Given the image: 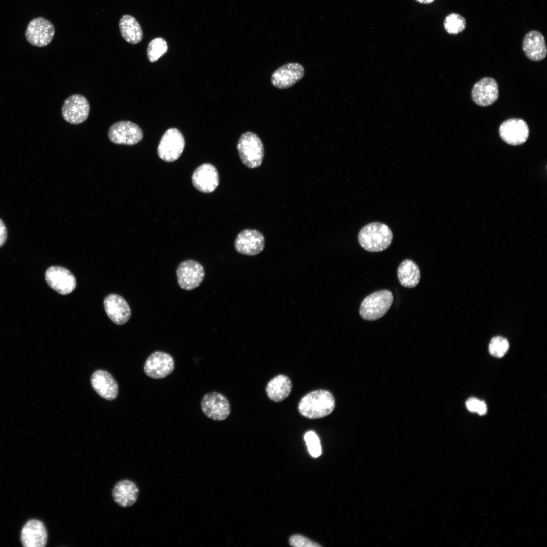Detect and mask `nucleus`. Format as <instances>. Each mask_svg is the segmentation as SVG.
Wrapping results in <instances>:
<instances>
[{"mask_svg": "<svg viewBox=\"0 0 547 547\" xmlns=\"http://www.w3.org/2000/svg\"><path fill=\"white\" fill-rule=\"evenodd\" d=\"M47 539V529L40 520L28 521L22 529L21 540L24 546L44 547L46 545Z\"/></svg>", "mask_w": 547, "mask_h": 547, "instance_id": "6ab92c4d", "label": "nucleus"}, {"mask_svg": "<svg viewBox=\"0 0 547 547\" xmlns=\"http://www.w3.org/2000/svg\"><path fill=\"white\" fill-rule=\"evenodd\" d=\"M472 99L480 106L485 107L493 104L498 98V85L491 77H484L476 82L472 90Z\"/></svg>", "mask_w": 547, "mask_h": 547, "instance_id": "2eb2a0df", "label": "nucleus"}, {"mask_svg": "<svg viewBox=\"0 0 547 547\" xmlns=\"http://www.w3.org/2000/svg\"><path fill=\"white\" fill-rule=\"evenodd\" d=\"M103 303L107 315L114 323L123 325L130 318V306L121 296L110 294L105 297Z\"/></svg>", "mask_w": 547, "mask_h": 547, "instance_id": "a211bd4d", "label": "nucleus"}, {"mask_svg": "<svg viewBox=\"0 0 547 547\" xmlns=\"http://www.w3.org/2000/svg\"><path fill=\"white\" fill-rule=\"evenodd\" d=\"M265 246L263 235L258 230L246 229L240 232L235 242V247L240 253L254 256L260 253Z\"/></svg>", "mask_w": 547, "mask_h": 547, "instance_id": "dca6fc26", "label": "nucleus"}, {"mask_svg": "<svg viewBox=\"0 0 547 547\" xmlns=\"http://www.w3.org/2000/svg\"><path fill=\"white\" fill-rule=\"evenodd\" d=\"M292 383L290 379L283 374L278 375L271 379L267 384L266 392L268 398L275 402L286 399L290 394Z\"/></svg>", "mask_w": 547, "mask_h": 547, "instance_id": "5701e85b", "label": "nucleus"}, {"mask_svg": "<svg viewBox=\"0 0 547 547\" xmlns=\"http://www.w3.org/2000/svg\"><path fill=\"white\" fill-rule=\"evenodd\" d=\"M394 301L391 291L383 289L367 296L361 303L359 314L367 321H375L382 317L389 309Z\"/></svg>", "mask_w": 547, "mask_h": 547, "instance_id": "7ed1b4c3", "label": "nucleus"}, {"mask_svg": "<svg viewBox=\"0 0 547 547\" xmlns=\"http://www.w3.org/2000/svg\"><path fill=\"white\" fill-rule=\"evenodd\" d=\"M7 230L5 224L0 219V247L6 242L7 239Z\"/></svg>", "mask_w": 547, "mask_h": 547, "instance_id": "2f4dec72", "label": "nucleus"}, {"mask_svg": "<svg viewBox=\"0 0 547 547\" xmlns=\"http://www.w3.org/2000/svg\"><path fill=\"white\" fill-rule=\"evenodd\" d=\"M90 111V105L83 95L74 94L68 97L62 107L63 119L70 124L77 125L86 120Z\"/></svg>", "mask_w": 547, "mask_h": 547, "instance_id": "ddd939ff", "label": "nucleus"}, {"mask_svg": "<svg viewBox=\"0 0 547 547\" xmlns=\"http://www.w3.org/2000/svg\"><path fill=\"white\" fill-rule=\"evenodd\" d=\"M185 140L181 132L176 128L167 130L162 136L158 147L159 157L167 162L177 160L182 153Z\"/></svg>", "mask_w": 547, "mask_h": 547, "instance_id": "39448f33", "label": "nucleus"}, {"mask_svg": "<svg viewBox=\"0 0 547 547\" xmlns=\"http://www.w3.org/2000/svg\"><path fill=\"white\" fill-rule=\"evenodd\" d=\"M201 406L204 414L214 420H224L230 413L228 400L223 394L216 392L205 394L202 398Z\"/></svg>", "mask_w": 547, "mask_h": 547, "instance_id": "1a4fd4ad", "label": "nucleus"}, {"mask_svg": "<svg viewBox=\"0 0 547 547\" xmlns=\"http://www.w3.org/2000/svg\"><path fill=\"white\" fill-rule=\"evenodd\" d=\"M466 24L465 19L456 13L448 14L444 21V28L450 34L455 35L462 32L466 27Z\"/></svg>", "mask_w": 547, "mask_h": 547, "instance_id": "a878e982", "label": "nucleus"}, {"mask_svg": "<svg viewBox=\"0 0 547 547\" xmlns=\"http://www.w3.org/2000/svg\"><path fill=\"white\" fill-rule=\"evenodd\" d=\"M289 542L291 545L298 547H318L321 545L317 543L309 540L308 538L300 535H294L292 536Z\"/></svg>", "mask_w": 547, "mask_h": 547, "instance_id": "7c9ffc66", "label": "nucleus"}, {"mask_svg": "<svg viewBox=\"0 0 547 547\" xmlns=\"http://www.w3.org/2000/svg\"><path fill=\"white\" fill-rule=\"evenodd\" d=\"M358 239L364 249L370 252H378L384 251L390 246L393 234L386 224L374 222L366 224L360 229Z\"/></svg>", "mask_w": 547, "mask_h": 547, "instance_id": "f03ea898", "label": "nucleus"}, {"mask_svg": "<svg viewBox=\"0 0 547 547\" xmlns=\"http://www.w3.org/2000/svg\"><path fill=\"white\" fill-rule=\"evenodd\" d=\"M522 48L526 57L533 61L542 60L547 54L544 36L537 30H531L525 35Z\"/></svg>", "mask_w": 547, "mask_h": 547, "instance_id": "412c9836", "label": "nucleus"}, {"mask_svg": "<svg viewBox=\"0 0 547 547\" xmlns=\"http://www.w3.org/2000/svg\"><path fill=\"white\" fill-rule=\"evenodd\" d=\"M467 409L472 412H476L480 415H484L487 412L486 403L475 398H470L466 401Z\"/></svg>", "mask_w": 547, "mask_h": 547, "instance_id": "c756f323", "label": "nucleus"}, {"mask_svg": "<svg viewBox=\"0 0 547 547\" xmlns=\"http://www.w3.org/2000/svg\"><path fill=\"white\" fill-rule=\"evenodd\" d=\"M139 489L133 482L123 480L118 482L112 490V496L120 506L126 507L134 504L137 501Z\"/></svg>", "mask_w": 547, "mask_h": 547, "instance_id": "4be33fe9", "label": "nucleus"}, {"mask_svg": "<svg viewBox=\"0 0 547 547\" xmlns=\"http://www.w3.org/2000/svg\"><path fill=\"white\" fill-rule=\"evenodd\" d=\"M308 451L314 457L319 456L321 454L320 441L317 434L313 431H308L304 437Z\"/></svg>", "mask_w": 547, "mask_h": 547, "instance_id": "c85d7f7f", "label": "nucleus"}, {"mask_svg": "<svg viewBox=\"0 0 547 547\" xmlns=\"http://www.w3.org/2000/svg\"><path fill=\"white\" fill-rule=\"evenodd\" d=\"M304 75V68L300 63L291 62L275 70L271 75L273 86L279 89H288L299 81Z\"/></svg>", "mask_w": 547, "mask_h": 547, "instance_id": "4468645a", "label": "nucleus"}, {"mask_svg": "<svg viewBox=\"0 0 547 547\" xmlns=\"http://www.w3.org/2000/svg\"><path fill=\"white\" fill-rule=\"evenodd\" d=\"M335 406L333 395L328 390L318 389L303 396L299 403L298 409L303 416L314 419L330 415Z\"/></svg>", "mask_w": 547, "mask_h": 547, "instance_id": "f257e3e1", "label": "nucleus"}, {"mask_svg": "<svg viewBox=\"0 0 547 547\" xmlns=\"http://www.w3.org/2000/svg\"><path fill=\"white\" fill-rule=\"evenodd\" d=\"M143 136L142 130L137 124L127 121L113 124L108 132L109 139L117 144L134 145L142 139Z\"/></svg>", "mask_w": 547, "mask_h": 547, "instance_id": "6e6552de", "label": "nucleus"}, {"mask_svg": "<svg viewBox=\"0 0 547 547\" xmlns=\"http://www.w3.org/2000/svg\"><path fill=\"white\" fill-rule=\"evenodd\" d=\"M91 383L94 390L107 400H113L118 396V383L106 371L97 370L95 371L91 377Z\"/></svg>", "mask_w": 547, "mask_h": 547, "instance_id": "aec40b11", "label": "nucleus"}, {"mask_svg": "<svg viewBox=\"0 0 547 547\" xmlns=\"http://www.w3.org/2000/svg\"><path fill=\"white\" fill-rule=\"evenodd\" d=\"M175 362L169 354L156 351L146 359L144 371L148 377L153 379H162L169 375L174 370Z\"/></svg>", "mask_w": 547, "mask_h": 547, "instance_id": "9d476101", "label": "nucleus"}, {"mask_svg": "<svg viewBox=\"0 0 547 547\" xmlns=\"http://www.w3.org/2000/svg\"><path fill=\"white\" fill-rule=\"evenodd\" d=\"M54 34L55 28L53 24L43 17H37L28 23L25 35L31 45L43 47L51 43Z\"/></svg>", "mask_w": 547, "mask_h": 547, "instance_id": "0eeeda50", "label": "nucleus"}, {"mask_svg": "<svg viewBox=\"0 0 547 547\" xmlns=\"http://www.w3.org/2000/svg\"><path fill=\"white\" fill-rule=\"evenodd\" d=\"M499 134L501 139L507 144L519 145L523 144L528 139L529 129L524 120L511 118L500 124Z\"/></svg>", "mask_w": 547, "mask_h": 547, "instance_id": "9b49d317", "label": "nucleus"}, {"mask_svg": "<svg viewBox=\"0 0 547 547\" xmlns=\"http://www.w3.org/2000/svg\"><path fill=\"white\" fill-rule=\"evenodd\" d=\"M192 183L200 191L209 193L213 191L219 184V175L216 168L209 163L198 167L191 177Z\"/></svg>", "mask_w": 547, "mask_h": 547, "instance_id": "f3484780", "label": "nucleus"}, {"mask_svg": "<svg viewBox=\"0 0 547 547\" xmlns=\"http://www.w3.org/2000/svg\"><path fill=\"white\" fill-rule=\"evenodd\" d=\"M167 50L168 46L166 41L162 37L155 38L149 43L147 47L148 59L151 62H155L164 55Z\"/></svg>", "mask_w": 547, "mask_h": 547, "instance_id": "bb28decb", "label": "nucleus"}, {"mask_svg": "<svg viewBox=\"0 0 547 547\" xmlns=\"http://www.w3.org/2000/svg\"><path fill=\"white\" fill-rule=\"evenodd\" d=\"M509 348V343L506 339L501 337H494L490 341L489 344V351L490 354L495 357L501 358L507 351Z\"/></svg>", "mask_w": 547, "mask_h": 547, "instance_id": "cd10ccee", "label": "nucleus"}, {"mask_svg": "<svg viewBox=\"0 0 547 547\" xmlns=\"http://www.w3.org/2000/svg\"><path fill=\"white\" fill-rule=\"evenodd\" d=\"M237 149L241 160L247 167L251 169L259 167L264 157L263 143L257 134L246 132L241 135Z\"/></svg>", "mask_w": 547, "mask_h": 547, "instance_id": "20e7f679", "label": "nucleus"}, {"mask_svg": "<svg viewBox=\"0 0 547 547\" xmlns=\"http://www.w3.org/2000/svg\"><path fill=\"white\" fill-rule=\"evenodd\" d=\"M48 285L61 295L68 294L75 289V278L67 269L59 266H51L45 273Z\"/></svg>", "mask_w": 547, "mask_h": 547, "instance_id": "f8f14e48", "label": "nucleus"}, {"mask_svg": "<svg viewBox=\"0 0 547 547\" xmlns=\"http://www.w3.org/2000/svg\"><path fill=\"white\" fill-rule=\"evenodd\" d=\"M119 28L122 36L130 44H137L142 39L141 27L136 19L131 15H124L121 18Z\"/></svg>", "mask_w": 547, "mask_h": 547, "instance_id": "393cba45", "label": "nucleus"}, {"mask_svg": "<svg viewBox=\"0 0 547 547\" xmlns=\"http://www.w3.org/2000/svg\"><path fill=\"white\" fill-rule=\"evenodd\" d=\"M419 3L423 4H428L432 3L435 0H415Z\"/></svg>", "mask_w": 547, "mask_h": 547, "instance_id": "473e14b6", "label": "nucleus"}, {"mask_svg": "<svg viewBox=\"0 0 547 547\" xmlns=\"http://www.w3.org/2000/svg\"><path fill=\"white\" fill-rule=\"evenodd\" d=\"M177 282L181 288L193 290L200 285L205 277V270L198 261L188 259L181 262L176 269Z\"/></svg>", "mask_w": 547, "mask_h": 547, "instance_id": "423d86ee", "label": "nucleus"}, {"mask_svg": "<svg viewBox=\"0 0 547 547\" xmlns=\"http://www.w3.org/2000/svg\"><path fill=\"white\" fill-rule=\"evenodd\" d=\"M397 275L401 285L408 288L416 287L420 279L418 266L410 259H405L401 262L398 268Z\"/></svg>", "mask_w": 547, "mask_h": 547, "instance_id": "b1692460", "label": "nucleus"}]
</instances>
